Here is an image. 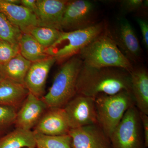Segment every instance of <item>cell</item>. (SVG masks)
I'll list each match as a JSON object with an SVG mask.
<instances>
[{
  "mask_svg": "<svg viewBox=\"0 0 148 148\" xmlns=\"http://www.w3.org/2000/svg\"><path fill=\"white\" fill-rule=\"evenodd\" d=\"M63 108L71 129L98 124L94 98L77 94Z\"/></svg>",
  "mask_w": 148,
  "mask_h": 148,
  "instance_id": "9",
  "label": "cell"
},
{
  "mask_svg": "<svg viewBox=\"0 0 148 148\" xmlns=\"http://www.w3.org/2000/svg\"><path fill=\"white\" fill-rule=\"evenodd\" d=\"M0 13L22 33H27L32 27L38 26L35 13L21 5L12 4L6 0H0Z\"/></svg>",
  "mask_w": 148,
  "mask_h": 148,
  "instance_id": "15",
  "label": "cell"
},
{
  "mask_svg": "<svg viewBox=\"0 0 148 148\" xmlns=\"http://www.w3.org/2000/svg\"><path fill=\"white\" fill-rule=\"evenodd\" d=\"M61 31L49 27L36 26L29 29L27 34H29L45 49L57 40Z\"/></svg>",
  "mask_w": 148,
  "mask_h": 148,
  "instance_id": "22",
  "label": "cell"
},
{
  "mask_svg": "<svg viewBox=\"0 0 148 148\" xmlns=\"http://www.w3.org/2000/svg\"><path fill=\"white\" fill-rule=\"evenodd\" d=\"M22 33L18 27L0 13V40L18 45Z\"/></svg>",
  "mask_w": 148,
  "mask_h": 148,
  "instance_id": "23",
  "label": "cell"
},
{
  "mask_svg": "<svg viewBox=\"0 0 148 148\" xmlns=\"http://www.w3.org/2000/svg\"><path fill=\"white\" fill-rule=\"evenodd\" d=\"M68 1L64 0H37L35 14L38 26L61 31V22Z\"/></svg>",
  "mask_w": 148,
  "mask_h": 148,
  "instance_id": "14",
  "label": "cell"
},
{
  "mask_svg": "<svg viewBox=\"0 0 148 148\" xmlns=\"http://www.w3.org/2000/svg\"><path fill=\"white\" fill-rule=\"evenodd\" d=\"M33 129L35 133L56 136L69 134L71 128L63 108H49Z\"/></svg>",
  "mask_w": 148,
  "mask_h": 148,
  "instance_id": "13",
  "label": "cell"
},
{
  "mask_svg": "<svg viewBox=\"0 0 148 148\" xmlns=\"http://www.w3.org/2000/svg\"><path fill=\"white\" fill-rule=\"evenodd\" d=\"M48 108L42 100L29 92L16 112L14 127L32 130Z\"/></svg>",
  "mask_w": 148,
  "mask_h": 148,
  "instance_id": "11",
  "label": "cell"
},
{
  "mask_svg": "<svg viewBox=\"0 0 148 148\" xmlns=\"http://www.w3.org/2000/svg\"><path fill=\"white\" fill-rule=\"evenodd\" d=\"M24 84L3 78L0 81V106L18 111L29 93Z\"/></svg>",
  "mask_w": 148,
  "mask_h": 148,
  "instance_id": "17",
  "label": "cell"
},
{
  "mask_svg": "<svg viewBox=\"0 0 148 148\" xmlns=\"http://www.w3.org/2000/svg\"><path fill=\"white\" fill-rule=\"evenodd\" d=\"M21 5L32 11L34 13L36 10V0H21Z\"/></svg>",
  "mask_w": 148,
  "mask_h": 148,
  "instance_id": "29",
  "label": "cell"
},
{
  "mask_svg": "<svg viewBox=\"0 0 148 148\" xmlns=\"http://www.w3.org/2000/svg\"><path fill=\"white\" fill-rule=\"evenodd\" d=\"M112 148H143L144 135L140 112L129 108L110 137Z\"/></svg>",
  "mask_w": 148,
  "mask_h": 148,
  "instance_id": "6",
  "label": "cell"
},
{
  "mask_svg": "<svg viewBox=\"0 0 148 148\" xmlns=\"http://www.w3.org/2000/svg\"><path fill=\"white\" fill-rule=\"evenodd\" d=\"M17 111L10 107L0 106V138L14 126Z\"/></svg>",
  "mask_w": 148,
  "mask_h": 148,
  "instance_id": "24",
  "label": "cell"
},
{
  "mask_svg": "<svg viewBox=\"0 0 148 148\" xmlns=\"http://www.w3.org/2000/svg\"><path fill=\"white\" fill-rule=\"evenodd\" d=\"M36 148L33 130L15 128L0 138V148Z\"/></svg>",
  "mask_w": 148,
  "mask_h": 148,
  "instance_id": "19",
  "label": "cell"
},
{
  "mask_svg": "<svg viewBox=\"0 0 148 148\" xmlns=\"http://www.w3.org/2000/svg\"><path fill=\"white\" fill-rule=\"evenodd\" d=\"M105 29L104 22H100L85 29L61 32L57 40L46 49V52L49 56L54 57L56 62L64 63L74 56L78 55Z\"/></svg>",
  "mask_w": 148,
  "mask_h": 148,
  "instance_id": "4",
  "label": "cell"
},
{
  "mask_svg": "<svg viewBox=\"0 0 148 148\" xmlns=\"http://www.w3.org/2000/svg\"><path fill=\"white\" fill-rule=\"evenodd\" d=\"M3 78L2 75V74L1 73V72L0 71V81L1 80V79Z\"/></svg>",
  "mask_w": 148,
  "mask_h": 148,
  "instance_id": "31",
  "label": "cell"
},
{
  "mask_svg": "<svg viewBox=\"0 0 148 148\" xmlns=\"http://www.w3.org/2000/svg\"><path fill=\"white\" fill-rule=\"evenodd\" d=\"M106 30L122 53L131 63L141 61L142 48L134 29L127 19L119 18L112 29L106 28Z\"/></svg>",
  "mask_w": 148,
  "mask_h": 148,
  "instance_id": "8",
  "label": "cell"
},
{
  "mask_svg": "<svg viewBox=\"0 0 148 148\" xmlns=\"http://www.w3.org/2000/svg\"><path fill=\"white\" fill-rule=\"evenodd\" d=\"M36 148L34 147H31V148Z\"/></svg>",
  "mask_w": 148,
  "mask_h": 148,
  "instance_id": "32",
  "label": "cell"
},
{
  "mask_svg": "<svg viewBox=\"0 0 148 148\" xmlns=\"http://www.w3.org/2000/svg\"><path fill=\"white\" fill-rule=\"evenodd\" d=\"M32 64L19 53L7 63L0 65V71L4 78L24 84L25 77Z\"/></svg>",
  "mask_w": 148,
  "mask_h": 148,
  "instance_id": "18",
  "label": "cell"
},
{
  "mask_svg": "<svg viewBox=\"0 0 148 148\" xmlns=\"http://www.w3.org/2000/svg\"><path fill=\"white\" fill-rule=\"evenodd\" d=\"M56 62L55 58L50 56L41 61L32 63L24 81V86L30 93L38 98H42L45 94L49 73Z\"/></svg>",
  "mask_w": 148,
  "mask_h": 148,
  "instance_id": "12",
  "label": "cell"
},
{
  "mask_svg": "<svg viewBox=\"0 0 148 148\" xmlns=\"http://www.w3.org/2000/svg\"><path fill=\"white\" fill-rule=\"evenodd\" d=\"M94 4L86 0L69 1L61 21V32L85 29L96 24Z\"/></svg>",
  "mask_w": 148,
  "mask_h": 148,
  "instance_id": "7",
  "label": "cell"
},
{
  "mask_svg": "<svg viewBox=\"0 0 148 148\" xmlns=\"http://www.w3.org/2000/svg\"><path fill=\"white\" fill-rule=\"evenodd\" d=\"M8 2L12 4L21 5V0H6Z\"/></svg>",
  "mask_w": 148,
  "mask_h": 148,
  "instance_id": "30",
  "label": "cell"
},
{
  "mask_svg": "<svg viewBox=\"0 0 148 148\" xmlns=\"http://www.w3.org/2000/svg\"><path fill=\"white\" fill-rule=\"evenodd\" d=\"M121 6L127 12H138L143 8H147L148 1L143 0H124L121 1Z\"/></svg>",
  "mask_w": 148,
  "mask_h": 148,
  "instance_id": "26",
  "label": "cell"
},
{
  "mask_svg": "<svg viewBox=\"0 0 148 148\" xmlns=\"http://www.w3.org/2000/svg\"><path fill=\"white\" fill-rule=\"evenodd\" d=\"M84 64L95 68H119L130 73L132 64L122 53L105 29L78 54Z\"/></svg>",
  "mask_w": 148,
  "mask_h": 148,
  "instance_id": "2",
  "label": "cell"
},
{
  "mask_svg": "<svg viewBox=\"0 0 148 148\" xmlns=\"http://www.w3.org/2000/svg\"><path fill=\"white\" fill-rule=\"evenodd\" d=\"M19 53L18 45L0 40V65L7 63Z\"/></svg>",
  "mask_w": 148,
  "mask_h": 148,
  "instance_id": "25",
  "label": "cell"
},
{
  "mask_svg": "<svg viewBox=\"0 0 148 148\" xmlns=\"http://www.w3.org/2000/svg\"><path fill=\"white\" fill-rule=\"evenodd\" d=\"M137 21L141 30L143 42L147 49L148 48V23L145 19L137 18Z\"/></svg>",
  "mask_w": 148,
  "mask_h": 148,
  "instance_id": "27",
  "label": "cell"
},
{
  "mask_svg": "<svg viewBox=\"0 0 148 148\" xmlns=\"http://www.w3.org/2000/svg\"><path fill=\"white\" fill-rule=\"evenodd\" d=\"M34 133L36 148H73L71 138L69 134L51 136Z\"/></svg>",
  "mask_w": 148,
  "mask_h": 148,
  "instance_id": "21",
  "label": "cell"
},
{
  "mask_svg": "<svg viewBox=\"0 0 148 148\" xmlns=\"http://www.w3.org/2000/svg\"><path fill=\"white\" fill-rule=\"evenodd\" d=\"M83 64L79 55L63 63L49 91L41 98L48 108H64L77 95V80Z\"/></svg>",
  "mask_w": 148,
  "mask_h": 148,
  "instance_id": "3",
  "label": "cell"
},
{
  "mask_svg": "<svg viewBox=\"0 0 148 148\" xmlns=\"http://www.w3.org/2000/svg\"><path fill=\"white\" fill-rule=\"evenodd\" d=\"M140 112V116L143 127L144 135V145L146 148L148 147V115Z\"/></svg>",
  "mask_w": 148,
  "mask_h": 148,
  "instance_id": "28",
  "label": "cell"
},
{
  "mask_svg": "<svg viewBox=\"0 0 148 148\" xmlns=\"http://www.w3.org/2000/svg\"><path fill=\"white\" fill-rule=\"evenodd\" d=\"M73 148H112L110 141L98 124L71 129Z\"/></svg>",
  "mask_w": 148,
  "mask_h": 148,
  "instance_id": "10",
  "label": "cell"
},
{
  "mask_svg": "<svg viewBox=\"0 0 148 148\" xmlns=\"http://www.w3.org/2000/svg\"><path fill=\"white\" fill-rule=\"evenodd\" d=\"M131 91L135 107L148 115V74L145 69L134 68L130 73Z\"/></svg>",
  "mask_w": 148,
  "mask_h": 148,
  "instance_id": "16",
  "label": "cell"
},
{
  "mask_svg": "<svg viewBox=\"0 0 148 148\" xmlns=\"http://www.w3.org/2000/svg\"><path fill=\"white\" fill-rule=\"evenodd\" d=\"M19 53L32 63L49 57L46 49L29 34L22 33L18 42Z\"/></svg>",
  "mask_w": 148,
  "mask_h": 148,
  "instance_id": "20",
  "label": "cell"
},
{
  "mask_svg": "<svg viewBox=\"0 0 148 148\" xmlns=\"http://www.w3.org/2000/svg\"><path fill=\"white\" fill-rule=\"evenodd\" d=\"M126 90L131 92L130 74L113 67L95 68L83 64L77 80V94L96 98Z\"/></svg>",
  "mask_w": 148,
  "mask_h": 148,
  "instance_id": "1",
  "label": "cell"
},
{
  "mask_svg": "<svg viewBox=\"0 0 148 148\" xmlns=\"http://www.w3.org/2000/svg\"><path fill=\"white\" fill-rule=\"evenodd\" d=\"M95 104L98 124L109 138L125 112L135 105L131 92L126 90L100 95L95 98Z\"/></svg>",
  "mask_w": 148,
  "mask_h": 148,
  "instance_id": "5",
  "label": "cell"
}]
</instances>
